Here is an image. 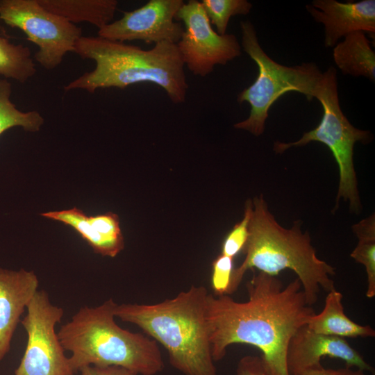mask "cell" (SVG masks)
Instances as JSON below:
<instances>
[{"label": "cell", "instance_id": "obj_13", "mask_svg": "<svg viewBox=\"0 0 375 375\" xmlns=\"http://www.w3.org/2000/svg\"><path fill=\"white\" fill-rule=\"evenodd\" d=\"M306 10L315 22L324 26V45L334 47L342 37L355 31L375 34V1L342 3L336 0H314Z\"/></svg>", "mask_w": 375, "mask_h": 375}, {"label": "cell", "instance_id": "obj_11", "mask_svg": "<svg viewBox=\"0 0 375 375\" xmlns=\"http://www.w3.org/2000/svg\"><path fill=\"white\" fill-rule=\"evenodd\" d=\"M183 3V0H150L99 28L98 36L121 42L142 40L154 45L162 42L176 44L184 28L175 19Z\"/></svg>", "mask_w": 375, "mask_h": 375}, {"label": "cell", "instance_id": "obj_23", "mask_svg": "<svg viewBox=\"0 0 375 375\" xmlns=\"http://www.w3.org/2000/svg\"><path fill=\"white\" fill-rule=\"evenodd\" d=\"M252 210L253 203L248 200L245 203L244 217L226 235L222 244L221 254L234 258L244 249L249 235V226Z\"/></svg>", "mask_w": 375, "mask_h": 375}, {"label": "cell", "instance_id": "obj_5", "mask_svg": "<svg viewBox=\"0 0 375 375\" xmlns=\"http://www.w3.org/2000/svg\"><path fill=\"white\" fill-rule=\"evenodd\" d=\"M117 303L109 299L96 307L84 306L61 326L58 335L71 352L74 373L83 367L119 366L137 374L156 375L164 368L157 342L121 328L115 321Z\"/></svg>", "mask_w": 375, "mask_h": 375}, {"label": "cell", "instance_id": "obj_18", "mask_svg": "<svg viewBox=\"0 0 375 375\" xmlns=\"http://www.w3.org/2000/svg\"><path fill=\"white\" fill-rule=\"evenodd\" d=\"M46 10L74 22H88L101 28L111 22L116 0H38Z\"/></svg>", "mask_w": 375, "mask_h": 375}, {"label": "cell", "instance_id": "obj_27", "mask_svg": "<svg viewBox=\"0 0 375 375\" xmlns=\"http://www.w3.org/2000/svg\"><path fill=\"white\" fill-rule=\"evenodd\" d=\"M298 375H365V372L360 369H352L349 367L341 369H326L322 365L308 369Z\"/></svg>", "mask_w": 375, "mask_h": 375}, {"label": "cell", "instance_id": "obj_19", "mask_svg": "<svg viewBox=\"0 0 375 375\" xmlns=\"http://www.w3.org/2000/svg\"><path fill=\"white\" fill-rule=\"evenodd\" d=\"M358 242L350 256L364 265L367 274L366 297L375 296V215L373 214L353 225Z\"/></svg>", "mask_w": 375, "mask_h": 375}, {"label": "cell", "instance_id": "obj_17", "mask_svg": "<svg viewBox=\"0 0 375 375\" xmlns=\"http://www.w3.org/2000/svg\"><path fill=\"white\" fill-rule=\"evenodd\" d=\"M333 60L344 75L365 76L375 81V53L362 31H355L338 42L333 51Z\"/></svg>", "mask_w": 375, "mask_h": 375}, {"label": "cell", "instance_id": "obj_14", "mask_svg": "<svg viewBox=\"0 0 375 375\" xmlns=\"http://www.w3.org/2000/svg\"><path fill=\"white\" fill-rule=\"evenodd\" d=\"M38 285L33 271L0 268V362L9 352L20 317Z\"/></svg>", "mask_w": 375, "mask_h": 375}, {"label": "cell", "instance_id": "obj_25", "mask_svg": "<svg viewBox=\"0 0 375 375\" xmlns=\"http://www.w3.org/2000/svg\"><path fill=\"white\" fill-rule=\"evenodd\" d=\"M236 375H270L261 356L247 355L239 360Z\"/></svg>", "mask_w": 375, "mask_h": 375}, {"label": "cell", "instance_id": "obj_26", "mask_svg": "<svg viewBox=\"0 0 375 375\" xmlns=\"http://www.w3.org/2000/svg\"><path fill=\"white\" fill-rule=\"evenodd\" d=\"M77 375H138L136 373L119 366L99 367L89 365L81 368Z\"/></svg>", "mask_w": 375, "mask_h": 375}, {"label": "cell", "instance_id": "obj_7", "mask_svg": "<svg viewBox=\"0 0 375 375\" xmlns=\"http://www.w3.org/2000/svg\"><path fill=\"white\" fill-rule=\"evenodd\" d=\"M315 98L322 106L324 114L318 126L306 132L296 142L274 144V151L282 153L294 147L304 146L311 142L325 144L332 152L339 168V185L334 210L342 198L349 203L352 212H358L361 204L358 190V181L353 165V147L357 142L367 143L371 133L354 127L344 115L339 101L337 72L330 67L322 73Z\"/></svg>", "mask_w": 375, "mask_h": 375}, {"label": "cell", "instance_id": "obj_3", "mask_svg": "<svg viewBox=\"0 0 375 375\" xmlns=\"http://www.w3.org/2000/svg\"><path fill=\"white\" fill-rule=\"evenodd\" d=\"M74 52L93 60L96 67L64 86L65 91L83 89L94 93L99 88L124 89L148 82L162 88L174 103L185 100L188 84L176 44L162 42L144 50L99 36H81Z\"/></svg>", "mask_w": 375, "mask_h": 375}, {"label": "cell", "instance_id": "obj_24", "mask_svg": "<svg viewBox=\"0 0 375 375\" xmlns=\"http://www.w3.org/2000/svg\"><path fill=\"white\" fill-rule=\"evenodd\" d=\"M211 286L214 295H227L234 269L233 258L220 254L212 262Z\"/></svg>", "mask_w": 375, "mask_h": 375}, {"label": "cell", "instance_id": "obj_21", "mask_svg": "<svg viewBox=\"0 0 375 375\" xmlns=\"http://www.w3.org/2000/svg\"><path fill=\"white\" fill-rule=\"evenodd\" d=\"M11 92L10 83L0 79V135L15 126H21L26 131H38L44 124V118L35 110H18L10 101Z\"/></svg>", "mask_w": 375, "mask_h": 375}, {"label": "cell", "instance_id": "obj_10", "mask_svg": "<svg viewBox=\"0 0 375 375\" xmlns=\"http://www.w3.org/2000/svg\"><path fill=\"white\" fill-rule=\"evenodd\" d=\"M176 19L184 25L183 33L176 45L184 65L194 75L205 77L215 66L225 65L241 55L242 47L235 35L218 34L199 1L184 3Z\"/></svg>", "mask_w": 375, "mask_h": 375}, {"label": "cell", "instance_id": "obj_9", "mask_svg": "<svg viewBox=\"0 0 375 375\" xmlns=\"http://www.w3.org/2000/svg\"><path fill=\"white\" fill-rule=\"evenodd\" d=\"M20 321L26 347L15 375H75L56 331L64 310L52 304L44 290H38Z\"/></svg>", "mask_w": 375, "mask_h": 375}, {"label": "cell", "instance_id": "obj_6", "mask_svg": "<svg viewBox=\"0 0 375 375\" xmlns=\"http://www.w3.org/2000/svg\"><path fill=\"white\" fill-rule=\"evenodd\" d=\"M240 28L241 47L258 65V74L255 81L238 95V102H247L251 110L249 117L234 127L258 137L265 131L269 108L279 97L289 92H297L311 101L323 72L313 62L288 67L275 62L260 45L251 22H241Z\"/></svg>", "mask_w": 375, "mask_h": 375}, {"label": "cell", "instance_id": "obj_12", "mask_svg": "<svg viewBox=\"0 0 375 375\" xmlns=\"http://www.w3.org/2000/svg\"><path fill=\"white\" fill-rule=\"evenodd\" d=\"M338 358L346 367L373 372L374 368L344 338L319 334L301 326L291 338L286 353V365L290 375L322 366L323 357Z\"/></svg>", "mask_w": 375, "mask_h": 375}, {"label": "cell", "instance_id": "obj_8", "mask_svg": "<svg viewBox=\"0 0 375 375\" xmlns=\"http://www.w3.org/2000/svg\"><path fill=\"white\" fill-rule=\"evenodd\" d=\"M0 19L22 30L35 44V59L47 69L58 66L68 51H74L82 36L80 27L42 7L38 0H0Z\"/></svg>", "mask_w": 375, "mask_h": 375}, {"label": "cell", "instance_id": "obj_15", "mask_svg": "<svg viewBox=\"0 0 375 375\" xmlns=\"http://www.w3.org/2000/svg\"><path fill=\"white\" fill-rule=\"evenodd\" d=\"M42 217L60 222L74 229L103 256L115 257L124 247V241L117 214L108 212L88 216L83 210L71 209L42 213Z\"/></svg>", "mask_w": 375, "mask_h": 375}, {"label": "cell", "instance_id": "obj_20", "mask_svg": "<svg viewBox=\"0 0 375 375\" xmlns=\"http://www.w3.org/2000/svg\"><path fill=\"white\" fill-rule=\"evenodd\" d=\"M28 47L0 37V75L24 83L36 73Z\"/></svg>", "mask_w": 375, "mask_h": 375}, {"label": "cell", "instance_id": "obj_22", "mask_svg": "<svg viewBox=\"0 0 375 375\" xmlns=\"http://www.w3.org/2000/svg\"><path fill=\"white\" fill-rule=\"evenodd\" d=\"M203 8L210 22L219 35L226 33L231 17L248 15L252 4L247 0H203Z\"/></svg>", "mask_w": 375, "mask_h": 375}, {"label": "cell", "instance_id": "obj_1", "mask_svg": "<svg viewBox=\"0 0 375 375\" xmlns=\"http://www.w3.org/2000/svg\"><path fill=\"white\" fill-rule=\"evenodd\" d=\"M246 288L248 300L208 294L206 320L215 362L227 348L247 344L258 349L270 375H290L286 365L289 342L315 314L296 278L286 286L276 276L259 272Z\"/></svg>", "mask_w": 375, "mask_h": 375}, {"label": "cell", "instance_id": "obj_16", "mask_svg": "<svg viewBox=\"0 0 375 375\" xmlns=\"http://www.w3.org/2000/svg\"><path fill=\"white\" fill-rule=\"evenodd\" d=\"M342 294L335 289L328 292L323 310L315 314L306 324L312 331L341 338H374V329L369 325H360L349 319L344 312Z\"/></svg>", "mask_w": 375, "mask_h": 375}, {"label": "cell", "instance_id": "obj_2", "mask_svg": "<svg viewBox=\"0 0 375 375\" xmlns=\"http://www.w3.org/2000/svg\"><path fill=\"white\" fill-rule=\"evenodd\" d=\"M249 222V235L244 248L245 258L234 268L227 295L235 292L248 269L276 276L289 269L297 276L308 305L318 300L321 288L335 290V268L319 259L308 232L303 233L300 221L290 228L282 227L269 212L262 194L256 197Z\"/></svg>", "mask_w": 375, "mask_h": 375}, {"label": "cell", "instance_id": "obj_4", "mask_svg": "<svg viewBox=\"0 0 375 375\" xmlns=\"http://www.w3.org/2000/svg\"><path fill=\"white\" fill-rule=\"evenodd\" d=\"M208 294L205 287L192 285L155 304L117 303L115 316L160 342L170 365L185 375H217L206 320Z\"/></svg>", "mask_w": 375, "mask_h": 375}]
</instances>
